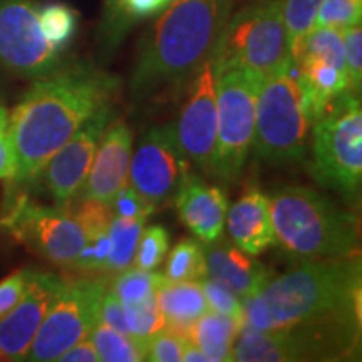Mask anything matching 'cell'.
<instances>
[{
    "instance_id": "44dd1931",
    "label": "cell",
    "mask_w": 362,
    "mask_h": 362,
    "mask_svg": "<svg viewBox=\"0 0 362 362\" xmlns=\"http://www.w3.org/2000/svg\"><path fill=\"white\" fill-rule=\"evenodd\" d=\"M165 329L173 330L189 341V330L203 314L210 310L200 280L166 282L156 292Z\"/></svg>"
},
{
    "instance_id": "9c48e42d",
    "label": "cell",
    "mask_w": 362,
    "mask_h": 362,
    "mask_svg": "<svg viewBox=\"0 0 362 362\" xmlns=\"http://www.w3.org/2000/svg\"><path fill=\"white\" fill-rule=\"evenodd\" d=\"M216 104L218 126L210 175L233 183L243 173L255 131V103L260 81L242 67L216 62Z\"/></svg>"
},
{
    "instance_id": "f35d334b",
    "label": "cell",
    "mask_w": 362,
    "mask_h": 362,
    "mask_svg": "<svg viewBox=\"0 0 362 362\" xmlns=\"http://www.w3.org/2000/svg\"><path fill=\"white\" fill-rule=\"evenodd\" d=\"M99 322L110 325L111 329L117 330V332L131 336L128 324H126L123 304H121V300L111 288H107L103 296L101 309H99Z\"/></svg>"
},
{
    "instance_id": "9a60e30c",
    "label": "cell",
    "mask_w": 362,
    "mask_h": 362,
    "mask_svg": "<svg viewBox=\"0 0 362 362\" xmlns=\"http://www.w3.org/2000/svg\"><path fill=\"white\" fill-rule=\"evenodd\" d=\"M112 121V104L90 116L81 129L44 166L39 180L54 202V206L69 208L76 202L96 155L104 131Z\"/></svg>"
},
{
    "instance_id": "b9f144b4",
    "label": "cell",
    "mask_w": 362,
    "mask_h": 362,
    "mask_svg": "<svg viewBox=\"0 0 362 362\" xmlns=\"http://www.w3.org/2000/svg\"><path fill=\"white\" fill-rule=\"evenodd\" d=\"M57 361L61 362H98L99 356L96 349H94L93 342L88 337L81 339L74 346H71L64 354L59 357Z\"/></svg>"
},
{
    "instance_id": "ee69618b",
    "label": "cell",
    "mask_w": 362,
    "mask_h": 362,
    "mask_svg": "<svg viewBox=\"0 0 362 362\" xmlns=\"http://www.w3.org/2000/svg\"><path fill=\"white\" fill-rule=\"evenodd\" d=\"M8 129V111L4 104H0V133Z\"/></svg>"
},
{
    "instance_id": "8992f818",
    "label": "cell",
    "mask_w": 362,
    "mask_h": 362,
    "mask_svg": "<svg viewBox=\"0 0 362 362\" xmlns=\"http://www.w3.org/2000/svg\"><path fill=\"white\" fill-rule=\"evenodd\" d=\"M361 322L296 325L257 330L243 325L233 344L232 361L309 362L354 361L359 356Z\"/></svg>"
},
{
    "instance_id": "ab89813d",
    "label": "cell",
    "mask_w": 362,
    "mask_h": 362,
    "mask_svg": "<svg viewBox=\"0 0 362 362\" xmlns=\"http://www.w3.org/2000/svg\"><path fill=\"white\" fill-rule=\"evenodd\" d=\"M171 4V0H126V12L131 21L138 22L161 13Z\"/></svg>"
},
{
    "instance_id": "83f0119b",
    "label": "cell",
    "mask_w": 362,
    "mask_h": 362,
    "mask_svg": "<svg viewBox=\"0 0 362 362\" xmlns=\"http://www.w3.org/2000/svg\"><path fill=\"white\" fill-rule=\"evenodd\" d=\"M39 22L49 42L64 52L78 33L79 16L67 4L49 2L39 7Z\"/></svg>"
},
{
    "instance_id": "2e32d148",
    "label": "cell",
    "mask_w": 362,
    "mask_h": 362,
    "mask_svg": "<svg viewBox=\"0 0 362 362\" xmlns=\"http://www.w3.org/2000/svg\"><path fill=\"white\" fill-rule=\"evenodd\" d=\"M61 282L52 272L27 269L21 300L0 319V362L25 361Z\"/></svg>"
},
{
    "instance_id": "30bf717a",
    "label": "cell",
    "mask_w": 362,
    "mask_h": 362,
    "mask_svg": "<svg viewBox=\"0 0 362 362\" xmlns=\"http://www.w3.org/2000/svg\"><path fill=\"white\" fill-rule=\"evenodd\" d=\"M106 280L62 279L25 361L52 362L86 339L99 322Z\"/></svg>"
},
{
    "instance_id": "d6a6232c",
    "label": "cell",
    "mask_w": 362,
    "mask_h": 362,
    "mask_svg": "<svg viewBox=\"0 0 362 362\" xmlns=\"http://www.w3.org/2000/svg\"><path fill=\"white\" fill-rule=\"evenodd\" d=\"M361 17L362 0H322L314 27H330L342 33L347 27L361 24Z\"/></svg>"
},
{
    "instance_id": "4dcf8cb0",
    "label": "cell",
    "mask_w": 362,
    "mask_h": 362,
    "mask_svg": "<svg viewBox=\"0 0 362 362\" xmlns=\"http://www.w3.org/2000/svg\"><path fill=\"white\" fill-rule=\"evenodd\" d=\"M170 247V235L165 226L151 225L143 230L133 264L138 269L155 270L165 260Z\"/></svg>"
},
{
    "instance_id": "277c9868",
    "label": "cell",
    "mask_w": 362,
    "mask_h": 362,
    "mask_svg": "<svg viewBox=\"0 0 362 362\" xmlns=\"http://www.w3.org/2000/svg\"><path fill=\"white\" fill-rule=\"evenodd\" d=\"M269 206L275 243L291 259L332 260L359 253V216L325 194L284 187L269 198Z\"/></svg>"
},
{
    "instance_id": "74e56055",
    "label": "cell",
    "mask_w": 362,
    "mask_h": 362,
    "mask_svg": "<svg viewBox=\"0 0 362 362\" xmlns=\"http://www.w3.org/2000/svg\"><path fill=\"white\" fill-rule=\"evenodd\" d=\"M27 269H19L0 280V319L7 315L21 300L25 288Z\"/></svg>"
},
{
    "instance_id": "3957f363",
    "label": "cell",
    "mask_w": 362,
    "mask_h": 362,
    "mask_svg": "<svg viewBox=\"0 0 362 362\" xmlns=\"http://www.w3.org/2000/svg\"><path fill=\"white\" fill-rule=\"evenodd\" d=\"M361 257L312 260L272 275L253 296L243 298V325L280 330L296 325L362 322Z\"/></svg>"
},
{
    "instance_id": "5b68a950",
    "label": "cell",
    "mask_w": 362,
    "mask_h": 362,
    "mask_svg": "<svg viewBox=\"0 0 362 362\" xmlns=\"http://www.w3.org/2000/svg\"><path fill=\"white\" fill-rule=\"evenodd\" d=\"M309 171L320 187L334 189L351 202L361 193L362 111L361 101L347 89L312 124Z\"/></svg>"
},
{
    "instance_id": "52a82bcc",
    "label": "cell",
    "mask_w": 362,
    "mask_h": 362,
    "mask_svg": "<svg viewBox=\"0 0 362 362\" xmlns=\"http://www.w3.org/2000/svg\"><path fill=\"white\" fill-rule=\"evenodd\" d=\"M215 61L242 67L259 81L291 71V39L280 0H255L230 16Z\"/></svg>"
},
{
    "instance_id": "5bb4252c",
    "label": "cell",
    "mask_w": 362,
    "mask_h": 362,
    "mask_svg": "<svg viewBox=\"0 0 362 362\" xmlns=\"http://www.w3.org/2000/svg\"><path fill=\"white\" fill-rule=\"evenodd\" d=\"M185 93L187 99L173 124L176 139L189 165L210 173L218 126L214 59L202 67Z\"/></svg>"
},
{
    "instance_id": "4fadbf2b",
    "label": "cell",
    "mask_w": 362,
    "mask_h": 362,
    "mask_svg": "<svg viewBox=\"0 0 362 362\" xmlns=\"http://www.w3.org/2000/svg\"><path fill=\"white\" fill-rule=\"evenodd\" d=\"M173 124L155 126L146 133L129 161V181L136 192L158 208L173 202L192 175Z\"/></svg>"
},
{
    "instance_id": "603a6c76",
    "label": "cell",
    "mask_w": 362,
    "mask_h": 362,
    "mask_svg": "<svg viewBox=\"0 0 362 362\" xmlns=\"http://www.w3.org/2000/svg\"><path fill=\"white\" fill-rule=\"evenodd\" d=\"M291 51L293 67L320 61L346 72V51L341 30L330 27H312L304 37L292 44Z\"/></svg>"
},
{
    "instance_id": "6da1fadb",
    "label": "cell",
    "mask_w": 362,
    "mask_h": 362,
    "mask_svg": "<svg viewBox=\"0 0 362 362\" xmlns=\"http://www.w3.org/2000/svg\"><path fill=\"white\" fill-rule=\"evenodd\" d=\"M119 79L89 62H72L33 86L8 115L17 156L12 183L17 188L39 181L44 166L90 116L111 106Z\"/></svg>"
},
{
    "instance_id": "8fae6325",
    "label": "cell",
    "mask_w": 362,
    "mask_h": 362,
    "mask_svg": "<svg viewBox=\"0 0 362 362\" xmlns=\"http://www.w3.org/2000/svg\"><path fill=\"white\" fill-rule=\"evenodd\" d=\"M2 225L25 248L59 267L71 269L86 242L84 226L71 208L44 206L29 198H17Z\"/></svg>"
},
{
    "instance_id": "7c38bea8",
    "label": "cell",
    "mask_w": 362,
    "mask_h": 362,
    "mask_svg": "<svg viewBox=\"0 0 362 362\" xmlns=\"http://www.w3.org/2000/svg\"><path fill=\"white\" fill-rule=\"evenodd\" d=\"M35 0H0V69L35 81L66 64L42 33Z\"/></svg>"
},
{
    "instance_id": "7a4b0ae2",
    "label": "cell",
    "mask_w": 362,
    "mask_h": 362,
    "mask_svg": "<svg viewBox=\"0 0 362 362\" xmlns=\"http://www.w3.org/2000/svg\"><path fill=\"white\" fill-rule=\"evenodd\" d=\"M233 0H171L139 44L129 81L136 103L176 98L218 52Z\"/></svg>"
},
{
    "instance_id": "d6986e66",
    "label": "cell",
    "mask_w": 362,
    "mask_h": 362,
    "mask_svg": "<svg viewBox=\"0 0 362 362\" xmlns=\"http://www.w3.org/2000/svg\"><path fill=\"white\" fill-rule=\"evenodd\" d=\"M225 225L232 242L248 255L257 257L275 245L269 198L253 185H247L238 200L228 206Z\"/></svg>"
},
{
    "instance_id": "f1b7e54d",
    "label": "cell",
    "mask_w": 362,
    "mask_h": 362,
    "mask_svg": "<svg viewBox=\"0 0 362 362\" xmlns=\"http://www.w3.org/2000/svg\"><path fill=\"white\" fill-rule=\"evenodd\" d=\"M121 304H123L129 334L136 341L146 344L148 347L149 339L165 329V319H163L160 304H158L156 292L149 293L141 300L121 302Z\"/></svg>"
},
{
    "instance_id": "8d00e7d4",
    "label": "cell",
    "mask_w": 362,
    "mask_h": 362,
    "mask_svg": "<svg viewBox=\"0 0 362 362\" xmlns=\"http://www.w3.org/2000/svg\"><path fill=\"white\" fill-rule=\"evenodd\" d=\"M112 215L119 216V218H146L156 210L155 206L149 203L141 193L136 192L131 187H124L116 193L110 203Z\"/></svg>"
},
{
    "instance_id": "d590c367",
    "label": "cell",
    "mask_w": 362,
    "mask_h": 362,
    "mask_svg": "<svg viewBox=\"0 0 362 362\" xmlns=\"http://www.w3.org/2000/svg\"><path fill=\"white\" fill-rule=\"evenodd\" d=\"M188 339L173 332V330L163 329L156 336L148 341L146 361L151 362H178L183 357L185 346Z\"/></svg>"
},
{
    "instance_id": "4316f807",
    "label": "cell",
    "mask_w": 362,
    "mask_h": 362,
    "mask_svg": "<svg viewBox=\"0 0 362 362\" xmlns=\"http://www.w3.org/2000/svg\"><path fill=\"white\" fill-rule=\"evenodd\" d=\"M208 275L205 248L197 240L185 238L171 248L166 262L165 277L170 282L202 280Z\"/></svg>"
},
{
    "instance_id": "60d3db41",
    "label": "cell",
    "mask_w": 362,
    "mask_h": 362,
    "mask_svg": "<svg viewBox=\"0 0 362 362\" xmlns=\"http://www.w3.org/2000/svg\"><path fill=\"white\" fill-rule=\"evenodd\" d=\"M17 171V156L12 138L7 131L0 133V180L12 181Z\"/></svg>"
},
{
    "instance_id": "ba28073f",
    "label": "cell",
    "mask_w": 362,
    "mask_h": 362,
    "mask_svg": "<svg viewBox=\"0 0 362 362\" xmlns=\"http://www.w3.org/2000/svg\"><path fill=\"white\" fill-rule=\"evenodd\" d=\"M312 128L296 67L260 81L255 103V156L270 165H291L305 156Z\"/></svg>"
},
{
    "instance_id": "484cf974",
    "label": "cell",
    "mask_w": 362,
    "mask_h": 362,
    "mask_svg": "<svg viewBox=\"0 0 362 362\" xmlns=\"http://www.w3.org/2000/svg\"><path fill=\"white\" fill-rule=\"evenodd\" d=\"M146 218H119L112 216L110 225L111 252L107 259V274H119L133 265L136 248L141 237Z\"/></svg>"
},
{
    "instance_id": "ffe728a7",
    "label": "cell",
    "mask_w": 362,
    "mask_h": 362,
    "mask_svg": "<svg viewBox=\"0 0 362 362\" xmlns=\"http://www.w3.org/2000/svg\"><path fill=\"white\" fill-rule=\"evenodd\" d=\"M208 245L205 257L210 277L226 285L242 300L253 296L272 277V272L262 262L228 240L218 238Z\"/></svg>"
},
{
    "instance_id": "1f68e13d",
    "label": "cell",
    "mask_w": 362,
    "mask_h": 362,
    "mask_svg": "<svg viewBox=\"0 0 362 362\" xmlns=\"http://www.w3.org/2000/svg\"><path fill=\"white\" fill-rule=\"evenodd\" d=\"M320 4L322 0H280L291 47L315 25V17Z\"/></svg>"
},
{
    "instance_id": "e575fe53",
    "label": "cell",
    "mask_w": 362,
    "mask_h": 362,
    "mask_svg": "<svg viewBox=\"0 0 362 362\" xmlns=\"http://www.w3.org/2000/svg\"><path fill=\"white\" fill-rule=\"evenodd\" d=\"M344 51H346V72L349 90L361 93L362 86V29L361 24L342 30Z\"/></svg>"
},
{
    "instance_id": "cb8c5ba5",
    "label": "cell",
    "mask_w": 362,
    "mask_h": 362,
    "mask_svg": "<svg viewBox=\"0 0 362 362\" xmlns=\"http://www.w3.org/2000/svg\"><path fill=\"white\" fill-rule=\"evenodd\" d=\"M134 25L126 12V0H103L101 22L98 27V52L103 64H107L116 56Z\"/></svg>"
},
{
    "instance_id": "e0dca14e",
    "label": "cell",
    "mask_w": 362,
    "mask_h": 362,
    "mask_svg": "<svg viewBox=\"0 0 362 362\" xmlns=\"http://www.w3.org/2000/svg\"><path fill=\"white\" fill-rule=\"evenodd\" d=\"M133 131L123 119H115L107 124L83 188L76 198L94 200L110 205L116 193L126 185L128 178Z\"/></svg>"
},
{
    "instance_id": "f546056e",
    "label": "cell",
    "mask_w": 362,
    "mask_h": 362,
    "mask_svg": "<svg viewBox=\"0 0 362 362\" xmlns=\"http://www.w3.org/2000/svg\"><path fill=\"white\" fill-rule=\"evenodd\" d=\"M168 282L165 274H158L153 270L126 269L117 274L115 282L111 285V291L116 293L121 302H134L148 297L149 293H155Z\"/></svg>"
},
{
    "instance_id": "ac0fdd59",
    "label": "cell",
    "mask_w": 362,
    "mask_h": 362,
    "mask_svg": "<svg viewBox=\"0 0 362 362\" xmlns=\"http://www.w3.org/2000/svg\"><path fill=\"white\" fill-rule=\"evenodd\" d=\"M180 220L203 243H214L223 233L228 198L218 185L189 175L175 197Z\"/></svg>"
},
{
    "instance_id": "836d02e7",
    "label": "cell",
    "mask_w": 362,
    "mask_h": 362,
    "mask_svg": "<svg viewBox=\"0 0 362 362\" xmlns=\"http://www.w3.org/2000/svg\"><path fill=\"white\" fill-rule=\"evenodd\" d=\"M203 293L208 302V307H211L218 314L228 315L232 319H237L243 322V302L237 293L230 291L226 285H223L214 277H205L200 280Z\"/></svg>"
},
{
    "instance_id": "7bdbcfd3",
    "label": "cell",
    "mask_w": 362,
    "mask_h": 362,
    "mask_svg": "<svg viewBox=\"0 0 362 362\" xmlns=\"http://www.w3.org/2000/svg\"><path fill=\"white\" fill-rule=\"evenodd\" d=\"M181 361L183 362H210L208 361V357L203 354V352L198 349L193 342H189V341L187 342V346H185L183 357H181Z\"/></svg>"
},
{
    "instance_id": "d4e9b609",
    "label": "cell",
    "mask_w": 362,
    "mask_h": 362,
    "mask_svg": "<svg viewBox=\"0 0 362 362\" xmlns=\"http://www.w3.org/2000/svg\"><path fill=\"white\" fill-rule=\"evenodd\" d=\"M99 361L104 362H139L146 361V344L136 341L133 336L117 332L110 325L98 322L89 332Z\"/></svg>"
},
{
    "instance_id": "7402d4cb",
    "label": "cell",
    "mask_w": 362,
    "mask_h": 362,
    "mask_svg": "<svg viewBox=\"0 0 362 362\" xmlns=\"http://www.w3.org/2000/svg\"><path fill=\"white\" fill-rule=\"evenodd\" d=\"M243 322L232 317L206 312L189 330V342L200 349L210 362L232 361L233 344Z\"/></svg>"
}]
</instances>
